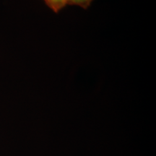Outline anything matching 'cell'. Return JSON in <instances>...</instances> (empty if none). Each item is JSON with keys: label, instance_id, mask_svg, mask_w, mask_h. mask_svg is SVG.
Wrapping results in <instances>:
<instances>
[{"label": "cell", "instance_id": "7a4b0ae2", "mask_svg": "<svg viewBox=\"0 0 156 156\" xmlns=\"http://www.w3.org/2000/svg\"><path fill=\"white\" fill-rule=\"evenodd\" d=\"M93 0H67V5H77L82 8L87 9L90 5V4Z\"/></svg>", "mask_w": 156, "mask_h": 156}, {"label": "cell", "instance_id": "6da1fadb", "mask_svg": "<svg viewBox=\"0 0 156 156\" xmlns=\"http://www.w3.org/2000/svg\"><path fill=\"white\" fill-rule=\"evenodd\" d=\"M44 2L54 12H58L67 5V0H44Z\"/></svg>", "mask_w": 156, "mask_h": 156}]
</instances>
